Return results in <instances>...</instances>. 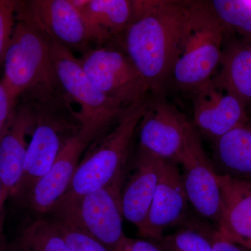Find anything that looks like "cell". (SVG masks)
I'll return each instance as SVG.
<instances>
[{"label":"cell","mask_w":251,"mask_h":251,"mask_svg":"<svg viewBox=\"0 0 251 251\" xmlns=\"http://www.w3.org/2000/svg\"><path fill=\"white\" fill-rule=\"evenodd\" d=\"M193 3L134 0L133 18L115 41L155 95L171 78L189 28Z\"/></svg>","instance_id":"1"},{"label":"cell","mask_w":251,"mask_h":251,"mask_svg":"<svg viewBox=\"0 0 251 251\" xmlns=\"http://www.w3.org/2000/svg\"><path fill=\"white\" fill-rule=\"evenodd\" d=\"M3 64L4 75L1 82L13 106L23 94H30L38 102H47L55 100L57 92H61L50 40L18 6L14 32Z\"/></svg>","instance_id":"2"},{"label":"cell","mask_w":251,"mask_h":251,"mask_svg":"<svg viewBox=\"0 0 251 251\" xmlns=\"http://www.w3.org/2000/svg\"><path fill=\"white\" fill-rule=\"evenodd\" d=\"M148 105L145 99L126 108L112 130L91 144L57 206L74 202L124 176L135 133Z\"/></svg>","instance_id":"3"},{"label":"cell","mask_w":251,"mask_h":251,"mask_svg":"<svg viewBox=\"0 0 251 251\" xmlns=\"http://www.w3.org/2000/svg\"><path fill=\"white\" fill-rule=\"evenodd\" d=\"M51 55L61 92L76 103L74 115L78 122L79 136L90 145L108 133L125 108L96 87L70 50L50 40Z\"/></svg>","instance_id":"4"},{"label":"cell","mask_w":251,"mask_h":251,"mask_svg":"<svg viewBox=\"0 0 251 251\" xmlns=\"http://www.w3.org/2000/svg\"><path fill=\"white\" fill-rule=\"evenodd\" d=\"M227 31L207 1H194L189 28L172 71L171 78L179 89L193 92L214 77Z\"/></svg>","instance_id":"5"},{"label":"cell","mask_w":251,"mask_h":251,"mask_svg":"<svg viewBox=\"0 0 251 251\" xmlns=\"http://www.w3.org/2000/svg\"><path fill=\"white\" fill-rule=\"evenodd\" d=\"M123 181L121 176L74 202L58 204L52 212L69 218L112 251L126 237L120 200Z\"/></svg>","instance_id":"6"},{"label":"cell","mask_w":251,"mask_h":251,"mask_svg":"<svg viewBox=\"0 0 251 251\" xmlns=\"http://www.w3.org/2000/svg\"><path fill=\"white\" fill-rule=\"evenodd\" d=\"M78 59L92 83L124 108L145 100L148 86L120 48L99 46L89 49Z\"/></svg>","instance_id":"7"},{"label":"cell","mask_w":251,"mask_h":251,"mask_svg":"<svg viewBox=\"0 0 251 251\" xmlns=\"http://www.w3.org/2000/svg\"><path fill=\"white\" fill-rule=\"evenodd\" d=\"M180 165L183 168L181 177L190 205L198 216L217 229L222 211L219 175L192 124L186 133Z\"/></svg>","instance_id":"8"},{"label":"cell","mask_w":251,"mask_h":251,"mask_svg":"<svg viewBox=\"0 0 251 251\" xmlns=\"http://www.w3.org/2000/svg\"><path fill=\"white\" fill-rule=\"evenodd\" d=\"M191 124L184 114L165 100L148 103L138 127L140 150L180 165Z\"/></svg>","instance_id":"9"},{"label":"cell","mask_w":251,"mask_h":251,"mask_svg":"<svg viewBox=\"0 0 251 251\" xmlns=\"http://www.w3.org/2000/svg\"><path fill=\"white\" fill-rule=\"evenodd\" d=\"M179 165L163 161L159 178L146 221L138 231L141 237L159 242L165 231L189 222V202Z\"/></svg>","instance_id":"10"},{"label":"cell","mask_w":251,"mask_h":251,"mask_svg":"<svg viewBox=\"0 0 251 251\" xmlns=\"http://www.w3.org/2000/svg\"><path fill=\"white\" fill-rule=\"evenodd\" d=\"M192 94L193 126L212 142L249 122L244 104L212 78Z\"/></svg>","instance_id":"11"},{"label":"cell","mask_w":251,"mask_h":251,"mask_svg":"<svg viewBox=\"0 0 251 251\" xmlns=\"http://www.w3.org/2000/svg\"><path fill=\"white\" fill-rule=\"evenodd\" d=\"M18 8L27 15L50 40L72 51L89 50L82 16L70 0H33L18 1Z\"/></svg>","instance_id":"12"},{"label":"cell","mask_w":251,"mask_h":251,"mask_svg":"<svg viewBox=\"0 0 251 251\" xmlns=\"http://www.w3.org/2000/svg\"><path fill=\"white\" fill-rule=\"evenodd\" d=\"M35 108L36 122L28 145L22 181L16 196H27L34 185L50 169L69 138H64L67 129L64 121L44 110L43 103Z\"/></svg>","instance_id":"13"},{"label":"cell","mask_w":251,"mask_h":251,"mask_svg":"<svg viewBox=\"0 0 251 251\" xmlns=\"http://www.w3.org/2000/svg\"><path fill=\"white\" fill-rule=\"evenodd\" d=\"M88 146L78 133L66 141L50 169L27 195L33 210L40 214L53 210L67 192L81 156Z\"/></svg>","instance_id":"14"},{"label":"cell","mask_w":251,"mask_h":251,"mask_svg":"<svg viewBox=\"0 0 251 251\" xmlns=\"http://www.w3.org/2000/svg\"><path fill=\"white\" fill-rule=\"evenodd\" d=\"M80 12L90 44L115 41L133 18L134 0H70Z\"/></svg>","instance_id":"15"},{"label":"cell","mask_w":251,"mask_h":251,"mask_svg":"<svg viewBox=\"0 0 251 251\" xmlns=\"http://www.w3.org/2000/svg\"><path fill=\"white\" fill-rule=\"evenodd\" d=\"M219 180L222 211L216 230L251 251V181L219 175Z\"/></svg>","instance_id":"16"},{"label":"cell","mask_w":251,"mask_h":251,"mask_svg":"<svg viewBox=\"0 0 251 251\" xmlns=\"http://www.w3.org/2000/svg\"><path fill=\"white\" fill-rule=\"evenodd\" d=\"M163 161L140 150L133 173L122 184V215L138 231L143 227L152 202Z\"/></svg>","instance_id":"17"},{"label":"cell","mask_w":251,"mask_h":251,"mask_svg":"<svg viewBox=\"0 0 251 251\" xmlns=\"http://www.w3.org/2000/svg\"><path fill=\"white\" fill-rule=\"evenodd\" d=\"M36 122L34 107L21 105L16 108L14 120L0 141V180L5 192L16 196L23 179L27 152L26 137Z\"/></svg>","instance_id":"18"},{"label":"cell","mask_w":251,"mask_h":251,"mask_svg":"<svg viewBox=\"0 0 251 251\" xmlns=\"http://www.w3.org/2000/svg\"><path fill=\"white\" fill-rule=\"evenodd\" d=\"M211 161L219 176L251 181V122L214 140Z\"/></svg>","instance_id":"19"},{"label":"cell","mask_w":251,"mask_h":251,"mask_svg":"<svg viewBox=\"0 0 251 251\" xmlns=\"http://www.w3.org/2000/svg\"><path fill=\"white\" fill-rule=\"evenodd\" d=\"M226 42L223 46L221 69L212 79L247 108L251 106V52L243 40L232 39Z\"/></svg>","instance_id":"20"},{"label":"cell","mask_w":251,"mask_h":251,"mask_svg":"<svg viewBox=\"0 0 251 251\" xmlns=\"http://www.w3.org/2000/svg\"><path fill=\"white\" fill-rule=\"evenodd\" d=\"M18 245L25 251H73L51 219L31 224L23 231Z\"/></svg>","instance_id":"21"},{"label":"cell","mask_w":251,"mask_h":251,"mask_svg":"<svg viewBox=\"0 0 251 251\" xmlns=\"http://www.w3.org/2000/svg\"><path fill=\"white\" fill-rule=\"evenodd\" d=\"M184 228L164 235L158 242L163 251H213L211 226L200 224L191 220Z\"/></svg>","instance_id":"22"},{"label":"cell","mask_w":251,"mask_h":251,"mask_svg":"<svg viewBox=\"0 0 251 251\" xmlns=\"http://www.w3.org/2000/svg\"><path fill=\"white\" fill-rule=\"evenodd\" d=\"M208 4L228 31L251 37V0H213Z\"/></svg>","instance_id":"23"},{"label":"cell","mask_w":251,"mask_h":251,"mask_svg":"<svg viewBox=\"0 0 251 251\" xmlns=\"http://www.w3.org/2000/svg\"><path fill=\"white\" fill-rule=\"evenodd\" d=\"M52 221L57 226L73 251H109L101 243L81 229L72 220L53 213Z\"/></svg>","instance_id":"24"},{"label":"cell","mask_w":251,"mask_h":251,"mask_svg":"<svg viewBox=\"0 0 251 251\" xmlns=\"http://www.w3.org/2000/svg\"><path fill=\"white\" fill-rule=\"evenodd\" d=\"M18 1L0 0V66L4 64L5 54L14 32Z\"/></svg>","instance_id":"25"},{"label":"cell","mask_w":251,"mask_h":251,"mask_svg":"<svg viewBox=\"0 0 251 251\" xmlns=\"http://www.w3.org/2000/svg\"><path fill=\"white\" fill-rule=\"evenodd\" d=\"M16 108L11 105L6 91L0 82V141L12 124Z\"/></svg>","instance_id":"26"},{"label":"cell","mask_w":251,"mask_h":251,"mask_svg":"<svg viewBox=\"0 0 251 251\" xmlns=\"http://www.w3.org/2000/svg\"><path fill=\"white\" fill-rule=\"evenodd\" d=\"M112 251H163L159 246L143 239L124 238Z\"/></svg>","instance_id":"27"},{"label":"cell","mask_w":251,"mask_h":251,"mask_svg":"<svg viewBox=\"0 0 251 251\" xmlns=\"http://www.w3.org/2000/svg\"><path fill=\"white\" fill-rule=\"evenodd\" d=\"M211 239L213 251H246L240 246L221 235L216 229L211 232Z\"/></svg>","instance_id":"28"},{"label":"cell","mask_w":251,"mask_h":251,"mask_svg":"<svg viewBox=\"0 0 251 251\" xmlns=\"http://www.w3.org/2000/svg\"><path fill=\"white\" fill-rule=\"evenodd\" d=\"M0 251H25L18 245L7 244L0 237Z\"/></svg>","instance_id":"29"},{"label":"cell","mask_w":251,"mask_h":251,"mask_svg":"<svg viewBox=\"0 0 251 251\" xmlns=\"http://www.w3.org/2000/svg\"><path fill=\"white\" fill-rule=\"evenodd\" d=\"M8 197L9 196L5 192L4 186H3L2 183H1V180H0V216H1V211H2L5 201L7 199Z\"/></svg>","instance_id":"30"},{"label":"cell","mask_w":251,"mask_h":251,"mask_svg":"<svg viewBox=\"0 0 251 251\" xmlns=\"http://www.w3.org/2000/svg\"><path fill=\"white\" fill-rule=\"evenodd\" d=\"M242 40L244 41L246 44H247L248 47L249 48V49H250L251 52V37L244 38V39H243Z\"/></svg>","instance_id":"31"},{"label":"cell","mask_w":251,"mask_h":251,"mask_svg":"<svg viewBox=\"0 0 251 251\" xmlns=\"http://www.w3.org/2000/svg\"><path fill=\"white\" fill-rule=\"evenodd\" d=\"M249 122L251 123V117H249Z\"/></svg>","instance_id":"32"}]
</instances>
